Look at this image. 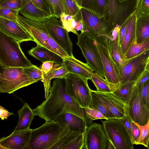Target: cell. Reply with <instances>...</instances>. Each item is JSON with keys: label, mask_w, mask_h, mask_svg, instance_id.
<instances>
[{"label": "cell", "mask_w": 149, "mask_h": 149, "mask_svg": "<svg viewBox=\"0 0 149 149\" xmlns=\"http://www.w3.org/2000/svg\"><path fill=\"white\" fill-rule=\"evenodd\" d=\"M0 31L15 38L20 43L29 41L34 42L32 36L17 22L1 17H0Z\"/></svg>", "instance_id": "cell-18"}, {"label": "cell", "mask_w": 149, "mask_h": 149, "mask_svg": "<svg viewBox=\"0 0 149 149\" xmlns=\"http://www.w3.org/2000/svg\"><path fill=\"white\" fill-rule=\"evenodd\" d=\"M61 129L53 120L32 129L29 149H52L59 139Z\"/></svg>", "instance_id": "cell-5"}, {"label": "cell", "mask_w": 149, "mask_h": 149, "mask_svg": "<svg viewBox=\"0 0 149 149\" xmlns=\"http://www.w3.org/2000/svg\"><path fill=\"white\" fill-rule=\"evenodd\" d=\"M68 72L63 64L54 63L52 69L47 73H43V77L41 81L43 82L45 98L46 99L49 93L51 88V81L52 79L65 77Z\"/></svg>", "instance_id": "cell-25"}, {"label": "cell", "mask_w": 149, "mask_h": 149, "mask_svg": "<svg viewBox=\"0 0 149 149\" xmlns=\"http://www.w3.org/2000/svg\"><path fill=\"white\" fill-rule=\"evenodd\" d=\"M149 49V38L140 43L135 42L131 45L124 56L127 60L134 57Z\"/></svg>", "instance_id": "cell-32"}, {"label": "cell", "mask_w": 149, "mask_h": 149, "mask_svg": "<svg viewBox=\"0 0 149 149\" xmlns=\"http://www.w3.org/2000/svg\"><path fill=\"white\" fill-rule=\"evenodd\" d=\"M134 123L138 127L140 131V136L134 144L142 145L149 149V119L147 123L143 126L139 125L134 122Z\"/></svg>", "instance_id": "cell-34"}, {"label": "cell", "mask_w": 149, "mask_h": 149, "mask_svg": "<svg viewBox=\"0 0 149 149\" xmlns=\"http://www.w3.org/2000/svg\"><path fill=\"white\" fill-rule=\"evenodd\" d=\"M83 0H74L77 5L81 8L82 7Z\"/></svg>", "instance_id": "cell-50"}, {"label": "cell", "mask_w": 149, "mask_h": 149, "mask_svg": "<svg viewBox=\"0 0 149 149\" xmlns=\"http://www.w3.org/2000/svg\"><path fill=\"white\" fill-rule=\"evenodd\" d=\"M131 14L127 18L121 25L118 33V39L120 47L125 34L128 24L131 17Z\"/></svg>", "instance_id": "cell-43"}, {"label": "cell", "mask_w": 149, "mask_h": 149, "mask_svg": "<svg viewBox=\"0 0 149 149\" xmlns=\"http://www.w3.org/2000/svg\"><path fill=\"white\" fill-rule=\"evenodd\" d=\"M149 49L127 60L119 69L121 82L123 84L130 81H135L146 69Z\"/></svg>", "instance_id": "cell-11"}, {"label": "cell", "mask_w": 149, "mask_h": 149, "mask_svg": "<svg viewBox=\"0 0 149 149\" xmlns=\"http://www.w3.org/2000/svg\"><path fill=\"white\" fill-rule=\"evenodd\" d=\"M0 118L2 120L7 119L10 116L14 115L13 112H9L3 107L0 106Z\"/></svg>", "instance_id": "cell-49"}, {"label": "cell", "mask_w": 149, "mask_h": 149, "mask_svg": "<svg viewBox=\"0 0 149 149\" xmlns=\"http://www.w3.org/2000/svg\"><path fill=\"white\" fill-rule=\"evenodd\" d=\"M33 3L40 9L48 13L53 16L49 4L47 0H31Z\"/></svg>", "instance_id": "cell-44"}, {"label": "cell", "mask_w": 149, "mask_h": 149, "mask_svg": "<svg viewBox=\"0 0 149 149\" xmlns=\"http://www.w3.org/2000/svg\"><path fill=\"white\" fill-rule=\"evenodd\" d=\"M19 13L26 18L40 22H45L52 16L36 6L31 0H22Z\"/></svg>", "instance_id": "cell-21"}, {"label": "cell", "mask_w": 149, "mask_h": 149, "mask_svg": "<svg viewBox=\"0 0 149 149\" xmlns=\"http://www.w3.org/2000/svg\"><path fill=\"white\" fill-rule=\"evenodd\" d=\"M6 0H0V3Z\"/></svg>", "instance_id": "cell-54"}, {"label": "cell", "mask_w": 149, "mask_h": 149, "mask_svg": "<svg viewBox=\"0 0 149 149\" xmlns=\"http://www.w3.org/2000/svg\"><path fill=\"white\" fill-rule=\"evenodd\" d=\"M149 61V55L147 59V63Z\"/></svg>", "instance_id": "cell-55"}, {"label": "cell", "mask_w": 149, "mask_h": 149, "mask_svg": "<svg viewBox=\"0 0 149 149\" xmlns=\"http://www.w3.org/2000/svg\"><path fill=\"white\" fill-rule=\"evenodd\" d=\"M128 105V114L132 121L141 126L145 125L149 119V109L142 101L139 86H133Z\"/></svg>", "instance_id": "cell-13"}, {"label": "cell", "mask_w": 149, "mask_h": 149, "mask_svg": "<svg viewBox=\"0 0 149 149\" xmlns=\"http://www.w3.org/2000/svg\"><path fill=\"white\" fill-rule=\"evenodd\" d=\"M22 3V0H6L0 3V8H6L19 10Z\"/></svg>", "instance_id": "cell-42"}, {"label": "cell", "mask_w": 149, "mask_h": 149, "mask_svg": "<svg viewBox=\"0 0 149 149\" xmlns=\"http://www.w3.org/2000/svg\"><path fill=\"white\" fill-rule=\"evenodd\" d=\"M59 19L63 27L69 32H71L77 36L79 34L76 30L78 20L72 16L65 13L61 15Z\"/></svg>", "instance_id": "cell-33"}, {"label": "cell", "mask_w": 149, "mask_h": 149, "mask_svg": "<svg viewBox=\"0 0 149 149\" xmlns=\"http://www.w3.org/2000/svg\"><path fill=\"white\" fill-rule=\"evenodd\" d=\"M77 36L76 44L80 48L86 63L95 72L105 78L103 65L95 40L84 32Z\"/></svg>", "instance_id": "cell-9"}, {"label": "cell", "mask_w": 149, "mask_h": 149, "mask_svg": "<svg viewBox=\"0 0 149 149\" xmlns=\"http://www.w3.org/2000/svg\"><path fill=\"white\" fill-rule=\"evenodd\" d=\"M23 70L26 76L36 82L41 81L43 78V72L36 65L23 68Z\"/></svg>", "instance_id": "cell-36"}, {"label": "cell", "mask_w": 149, "mask_h": 149, "mask_svg": "<svg viewBox=\"0 0 149 149\" xmlns=\"http://www.w3.org/2000/svg\"><path fill=\"white\" fill-rule=\"evenodd\" d=\"M131 134L132 141L134 144L140 136V131L138 127L133 121L132 124Z\"/></svg>", "instance_id": "cell-47"}, {"label": "cell", "mask_w": 149, "mask_h": 149, "mask_svg": "<svg viewBox=\"0 0 149 149\" xmlns=\"http://www.w3.org/2000/svg\"><path fill=\"white\" fill-rule=\"evenodd\" d=\"M97 89V91L105 92H113L119 86L120 84H115L109 82L104 77L93 72L90 79Z\"/></svg>", "instance_id": "cell-28"}, {"label": "cell", "mask_w": 149, "mask_h": 149, "mask_svg": "<svg viewBox=\"0 0 149 149\" xmlns=\"http://www.w3.org/2000/svg\"><path fill=\"white\" fill-rule=\"evenodd\" d=\"M15 38L0 31V65L2 68H25L33 65L25 56Z\"/></svg>", "instance_id": "cell-2"}, {"label": "cell", "mask_w": 149, "mask_h": 149, "mask_svg": "<svg viewBox=\"0 0 149 149\" xmlns=\"http://www.w3.org/2000/svg\"><path fill=\"white\" fill-rule=\"evenodd\" d=\"M82 7L97 12L107 17L108 12L109 0H83Z\"/></svg>", "instance_id": "cell-31"}, {"label": "cell", "mask_w": 149, "mask_h": 149, "mask_svg": "<svg viewBox=\"0 0 149 149\" xmlns=\"http://www.w3.org/2000/svg\"></svg>", "instance_id": "cell-56"}, {"label": "cell", "mask_w": 149, "mask_h": 149, "mask_svg": "<svg viewBox=\"0 0 149 149\" xmlns=\"http://www.w3.org/2000/svg\"><path fill=\"white\" fill-rule=\"evenodd\" d=\"M149 79V71L145 69L136 80L133 86H138L146 81Z\"/></svg>", "instance_id": "cell-46"}, {"label": "cell", "mask_w": 149, "mask_h": 149, "mask_svg": "<svg viewBox=\"0 0 149 149\" xmlns=\"http://www.w3.org/2000/svg\"><path fill=\"white\" fill-rule=\"evenodd\" d=\"M33 110L36 116L46 122L52 120L59 115L69 113L76 115L88 123L90 120L86 117L84 110L66 91L65 77L56 78L48 96Z\"/></svg>", "instance_id": "cell-1"}, {"label": "cell", "mask_w": 149, "mask_h": 149, "mask_svg": "<svg viewBox=\"0 0 149 149\" xmlns=\"http://www.w3.org/2000/svg\"><path fill=\"white\" fill-rule=\"evenodd\" d=\"M120 3H123L125 2L128 0H117Z\"/></svg>", "instance_id": "cell-53"}, {"label": "cell", "mask_w": 149, "mask_h": 149, "mask_svg": "<svg viewBox=\"0 0 149 149\" xmlns=\"http://www.w3.org/2000/svg\"><path fill=\"white\" fill-rule=\"evenodd\" d=\"M52 120L57 122L60 128L67 127L71 130L84 133L88 126V123L85 120L76 115L69 113H61Z\"/></svg>", "instance_id": "cell-19"}, {"label": "cell", "mask_w": 149, "mask_h": 149, "mask_svg": "<svg viewBox=\"0 0 149 149\" xmlns=\"http://www.w3.org/2000/svg\"><path fill=\"white\" fill-rule=\"evenodd\" d=\"M139 86L142 101L147 107L149 109V79Z\"/></svg>", "instance_id": "cell-40"}, {"label": "cell", "mask_w": 149, "mask_h": 149, "mask_svg": "<svg viewBox=\"0 0 149 149\" xmlns=\"http://www.w3.org/2000/svg\"><path fill=\"white\" fill-rule=\"evenodd\" d=\"M146 70L149 71V61L147 63L146 67Z\"/></svg>", "instance_id": "cell-52"}, {"label": "cell", "mask_w": 149, "mask_h": 149, "mask_svg": "<svg viewBox=\"0 0 149 149\" xmlns=\"http://www.w3.org/2000/svg\"><path fill=\"white\" fill-rule=\"evenodd\" d=\"M63 64L69 73L90 79L94 72L89 65L75 58L74 56L63 57Z\"/></svg>", "instance_id": "cell-20"}, {"label": "cell", "mask_w": 149, "mask_h": 149, "mask_svg": "<svg viewBox=\"0 0 149 149\" xmlns=\"http://www.w3.org/2000/svg\"><path fill=\"white\" fill-rule=\"evenodd\" d=\"M61 128L60 136L52 149H84V133Z\"/></svg>", "instance_id": "cell-15"}, {"label": "cell", "mask_w": 149, "mask_h": 149, "mask_svg": "<svg viewBox=\"0 0 149 149\" xmlns=\"http://www.w3.org/2000/svg\"><path fill=\"white\" fill-rule=\"evenodd\" d=\"M80 15L83 26L81 32L85 33L94 39L101 36L111 37L112 32L105 15L82 7L80 8Z\"/></svg>", "instance_id": "cell-4"}, {"label": "cell", "mask_w": 149, "mask_h": 149, "mask_svg": "<svg viewBox=\"0 0 149 149\" xmlns=\"http://www.w3.org/2000/svg\"><path fill=\"white\" fill-rule=\"evenodd\" d=\"M51 16L45 22L51 37L69 56H73V44L69 32L63 26L60 20Z\"/></svg>", "instance_id": "cell-12"}, {"label": "cell", "mask_w": 149, "mask_h": 149, "mask_svg": "<svg viewBox=\"0 0 149 149\" xmlns=\"http://www.w3.org/2000/svg\"><path fill=\"white\" fill-rule=\"evenodd\" d=\"M51 9L53 16L60 18L61 15L67 11L63 0H47Z\"/></svg>", "instance_id": "cell-35"}, {"label": "cell", "mask_w": 149, "mask_h": 149, "mask_svg": "<svg viewBox=\"0 0 149 149\" xmlns=\"http://www.w3.org/2000/svg\"><path fill=\"white\" fill-rule=\"evenodd\" d=\"M108 141L115 149H133L134 144L123 123L122 119L101 120Z\"/></svg>", "instance_id": "cell-7"}, {"label": "cell", "mask_w": 149, "mask_h": 149, "mask_svg": "<svg viewBox=\"0 0 149 149\" xmlns=\"http://www.w3.org/2000/svg\"><path fill=\"white\" fill-rule=\"evenodd\" d=\"M148 38H149V16H137L136 43H141Z\"/></svg>", "instance_id": "cell-27"}, {"label": "cell", "mask_w": 149, "mask_h": 149, "mask_svg": "<svg viewBox=\"0 0 149 149\" xmlns=\"http://www.w3.org/2000/svg\"><path fill=\"white\" fill-rule=\"evenodd\" d=\"M67 14L71 15L77 20L81 19V8L77 5L74 0H63Z\"/></svg>", "instance_id": "cell-37"}, {"label": "cell", "mask_w": 149, "mask_h": 149, "mask_svg": "<svg viewBox=\"0 0 149 149\" xmlns=\"http://www.w3.org/2000/svg\"><path fill=\"white\" fill-rule=\"evenodd\" d=\"M96 91L115 118L123 119L128 113V105L119 99L112 92Z\"/></svg>", "instance_id": "cell-17"}, {"label": "cell", "mask_w": 149, "mask_h": 149, "mask_svg": "<svg viewBox=\"0 0 149 149\" xmlns=\"http://www.w3.org/2000/svg\"><path fill=\"white\" fill-rule=\"evenodd\" d=\"M32 129L13 133L0 140V149H29Z\"/></svg>", "instance_id": "cell-16"}, {"label": "cell", "mask_w": 149, "mask_h": 149, "mask_svg": "<svg viewBox=\"0 0 149 149\" xmlns=\"http://www.w3.org/2000/svg\"><path fill=\"white\" fill-rule=\"evenodd\" d=\"M135 10L137 16H149V0H136Z\"/></svg>", "instance_id": "cell-38"}, {"label": "cell", "mask_w": 149, "mask_h": 149, "mask_svg": "<svg viewBox=\"0 0 149 149\" xmlns=\"http://www.w3.org/2000/svg\"><path fill=\"white\" fill-rule=\"evenodd\" d=\"M120 26L118 24L116 25L112 31L111 37H108V40L109 51L118 69L123 66L126 61L122 54L118 42V33Z\"/></svg>", "instance_id": "cell-22"}, {"label": "cell", "mask_w": 149, "mask_h": 149, "mask_svg": "<svg viewBox=\"0 0 149 149\" xmlns=\"http://www.w3.org/2000/svg\"><path fill=\"white\" fill-rule=\"evenodd\" d=\"M67 93L82 108L89 107L92 102L88 79L69 73L65 77Z\"/></svg>", "instance_id": "cell-6"}, {"label": "cell", "mask_w": 149, "mask_h": 149, "mask_svg": "<svg viewBox=\"0 0 149 149\" xmlns=\"http://www.w3.org/2000/svg\"><path fill=\"white\" fill-rule=\"evenodd\" d=\"M83 109L87 118L91 120L107 119L101 112L96 109L89 107Z\"/></svg>", "instance_id": "cell-41"}, {"label": "cell", "mask_w": 149, "mask_h": 149, "mask_svg": "<svg viewBox=\"0 0 149 149\" xmlns=\"http://www.w3.org/2000/svg\"><path fill=\"white\" fill-rule=\"evenodd\" d=\"M134 82L130 81L123 84H120L118 87L112 92L122 101L128 105Z\"/></svg>", "instance_id": "cell-30"}, {"label": "cell", "mask_w": 149, "mask_h": 149, "mask_svg": "<svg viewBox=\"0 0 149 149\" xmlns=\"http://www.w3.org/2000/svg\"><path fill=\"white\" fill-rule=\"evenodd\" d=\"M128 113L125 116L124 118L123 119H122V121L124 126L129 134L132 141L131 127L132 121Z\"/></svg>", "instance_id": "cell-45"}, {"label": "cell", "mask_w": 149, "mask_h": 149, "mask_svg": "<svg viewBox=\"0 0 149 149\" xmlns=\"http://www.w3.org/2000/svg\"><path fill=\"white\" fill-rule=\"evenodd\" d=\"M19 10L6 8H0V17L17 22Z\"/></svg>", "instance_id": "cell-39"}, {"label": "cell", "mask_w": 149, "mask_h": 149, "mask_svg": "<svg viewBox=\"0 0 149 149\" xmlns=\"http://www.w3.org/2000/svg\"><path fill=\"white\" fill-rule=\"evenodd\" d=\"M107 149H115V148L112 144L108 141Z\"/></svg>", "instance_id": "cell-51"}, {"label": "cell", "mask_w": 149, "mask_h": 149, "mask_svg": "<svg viewBox=\"0 0 149 149\" xmlns=\"http://www.w3.org/2000/svg\"><path fill=\"white\" fill-rule=\"evenodd\" d=\"M137 15L134 10L132 13L127 30L121 46L122 54L124 55L136 40Z\"/></svg>", "instance_id": "cell-26"}, {"label": "cell", "mask_w": 149, "mask_h": 149, "mask_svg": "<svg viewBox=\"0 0 149 149\" xmlns=\"http://www.w3.org/2000/svg\"><path fill=\"white\" fill-rule=\"evenodd\" d=\"M17 22L32 36L37 44L48 49L62 57L69 56L51 37L45 22L34 21L18 15Z\"/></svg>", "instance_id": "cell-3"}, {"label": "cell", "mask_w": 149, "mask_h": 149, "mask_svg": "<svg viewBox=\"0 0 149 149\" xmlns=\"http://www.w3.org/2000/svg\"><path fill=\"white\" fill-rule=\"evenodd\" d=\"M54 62L53 61H47L43 63L41 70L44 73L46 74L53 68Z\"/></svg>", "instance_id": "cell-48"}, {"label": "cell", "mask_w": 149, "mask_h": 149, "mask_svg": "<svg viewBox=\"0 0 149 149\" xmlns=\"http://www.w3.org/2000/svg\"><path fill=\"white\" fill-rule=\"evenodd\" d=\"M28 54L43 63L53 61L63 64V57L56 53L40 45L37 44L28 51Z\"/></svg>", "instance_id": "cell-23"}, {"label": "cell", "mask_w": 149, "mask_h": 149, "mask_svg": "<svg viewBox=\"0 0 149 149\" xmlns=\"http://www.w3.org/2000/svg\"><path fill=\"white\" fill-rule=\"evenodd\" d=\"M19 119L18 124L12 133H15L30 129L31 123L36 116L27 103H25L17 112Z\"/></svg>", "instance_id": "cell-24"}, {"label": "cell", "mask_w": 149, "mask_h": 149, "mask_svg": "<svg viewBox=\"0 0 149 149\" xmlns=\"http://www.w3.org/2000/svg\"><path fill=\"white\" fill-rule=\"evenodd\" d=\"M108 37L101 36L95 38V43L103 65L105 78L110 82L120 84L121 79L119 70L113 59L108 46Z\"/></svg>", "instance_id": "cell-10"}, {"label": "cell", "mask_w": 149, "mask_h": 149, "mask_svg": "<svg viewBox=\"0 0 149 149\" xmlns=\"http://www.w3.org/2000/svg\"><path fill=\"white\" fill-rule=\"evenodd\" d=\"M91 93L92 102L89 107L100 111L107 119L115 118L109 111L101 97L96 91L91 90Z\"/></svg>", "instance_id": "cell-29"}, {"label": "cell", "mask_w": 149, "mask_h": 149, "mask_svg": "<svg viewBox=\"0 0 149 149\" xmlns=\"http://www.w3.org/2000/svg\"><path fill=\"white\" fill-rule=\"evenodd\" d=\"M84 139V149H107L108 141L102 125L94 123L88 126Z\"/></svg>", "instance_id": "cell-14"}, {"label": "cell", "mask_w": 149, "mask_h": 149, "mask_svg": "<svg viewBox=\"0 0 149 149\" xmlns=\"http://www.w3.org/2000/svg\"><path fill=\"white\" fill-rule=\"evenodd\" d=\"M0 73V93L11 94L36 82L27 77L23 68L11 67L2 68Z\"/></svg>", "instance_id": "cell-8"}]
</instances>
